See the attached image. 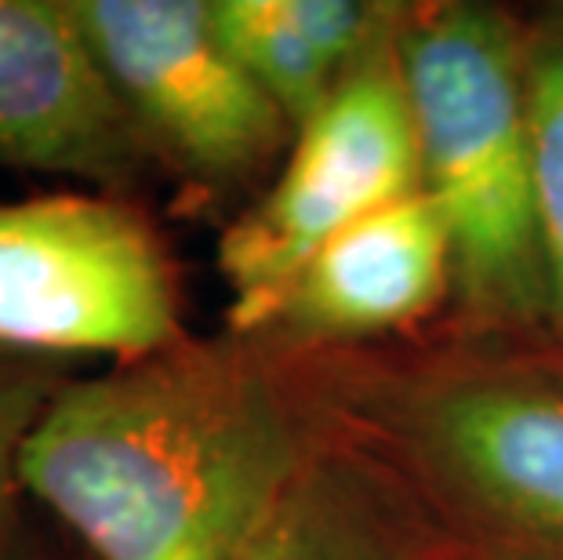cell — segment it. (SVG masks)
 Listing matches in <instances>:
<instances>
[{
    "label": "cell",
    "instance_id": "cell-8",
    "mask_svg": "<svg viewBox=\"0 0 563 560\" xmlns=\"http://www.w3.org/2000/svg\"><path fill=\"white\" fill-rule=\"evenodd\" d=\"M448 288V230L426 189H415L323 244L255 336L273 345L378 336L429 314Z\"/></svg>",
    "mask_w": 563,
    "mask_h": 560
},
{
    "label": "cell",
    "instance_id": "cell-10",
    "mask_svg": "<svg viewBox=\"0 0 563 560\" xmlns=\"http://www.w3.org/2000/svg\"><path fill=\"white\" fill-rule=\"evenodd\" d=\"M236 560H411L389 514L320 451Z\"/></svg>",
    "mask_w": 563,
    "mask_h": 560
},
{
    "label": "cell",
    "instance_id": "cell-6",
    "mask_svg": "<svg viewBox=\"0 0 563 560\" xmlns=\"http://www.w3.org/2000/svg\"><path fill=\"white\" fill-rule=\"evenodd\" d=\"M146 146L189 175L241 183L295 128L214 33L211 0H69Z\"/></svg>",
    "mask_w": 563,
    "mask_h": 560
},
{
    "label": "cell",
    "instance_id": "cell-1",
    "mask_svg": "<svg viewBox=\"0 0 563 560\" xmlns=\"http://www.w3.org/2000/svg\"><path fill=\"white\" fill-rule=\"evenodd\" d=\"M277 345L230 331L69 378L22 451V492L99 560H236L320 455Z\"/></svg>",
    "mask_w": 563,
    "mask_h": 560
},
{
    "label": "cell",
    "instance_id": "cell-11",
    "mask_svg": "<svg viewBox=\"0 0 563 560\" xmlns=\"http://www.w3.org/2000/svg\"><path fill=\"white\" fill-rule=\"evenodd\" d=\"M527 117L549 266V320L563 336V11L527 37Z\"/></svg>",
    "mask_w": 563,
    "mask_h": 560
},
{
    "label": "cell",
    "instance_id": "cell-13",
    "mask_svg": "<svg viewBox=\"0 0 563 560\" xmlns=\"http://www.w3.org/2000/svg\"><path fill=\"white\" fill-rule=\"evenodd\" d=\"M0 560H37L30 546L22 542L19 524H15V528H8V531H0Z\"/></svg>",
    "mask_w": 563,
    "mask_h": 560
},
{
    "label": "cell",
    "instance_id": "cell-7",
    "mask_svg": "<svg viewBox=\"0 0 563 560\" xmlns=\"http://www.w3.org/2000/svg\"><path fill=\"white\" fill-rule=\"evenodd\" d=\"M142 153L69 0H0V164L124 183Z\"/></svg>",
    "mask_w": 563,
    "mask_h": 560
},
{
    "label": "cell",
    "instance_id": "cell-12",
    "mask_svg": "<svg viewBox=\"0 0 563 560\" xmlns=\"http://www.w3.org/2000/svg\"><path fill=\"white\" fill-rule=\"evenodd\" d=\"M66 356L22 353L0 345V531L19 524L22 451L47 404L69 378Z\"/></svg>",
    "mask_w": 563,
    "mask_h": 560
},
{
    "label": "cell",
    "instance_id": "cell-4",
    "mask_svg": "<svg viewBox=\"0 0 563 560\" xmlns=\"http://www.w3.org/2000/svg\"><path fill=\"white\" fill-rule=\"evenodd\" d=\"M178 288L157 230L106 194L0 205V345L117 361L183 342Z\"/></svg>",
    "mask_w": 563,
    "mask_h": 560
},
{
    "label": "cell",
    "instance_id": "cell-9",
    "mask_svg": "<svg viewBox=\"0 0 563 560\" xmlns=\"http://www.w3.org/2000/svg\"><path fill=\"white\" fill-rule=\"evenodd\" d=\"M211 22L244 74L295 131L400 30V8L367 0H211Z\"/></svg>",
    "mask_w": 563,
    "mask_h": 560
},
{
    "label": "cell",
    "instance_id": "cell-2",
    "mask_svg": "<svg viewBox=\"0 0 563 560\" xmlns=\"http://www.w3.org/2000/svg\"><path fill=\"white\" fill-rule=\"evenodd\" d=\"M397 55L422 189L448 230L465 314L484 328L549 320L527 37L495 8L440 4L404 15Z\"/></svg>",
    "mask_w": 563,
    "mask_h": 560
},
{
    "label": "cell",
    "instance_id": "cell-3",
    "mask_svg": "<svg viewBox=\"0 0 563 560\" xmlns=\"http://www.w3.org/2000/svg\"><path fill=\"white\" fill-rule=\"evenodd\" d=\"M356 430L487 560H563V375L426 364L345 378Z\"/></svg>",
    "mask_w": 563,
    "mask_h": 560
},
{
    "label": "cell",
    "instance_id": "cell-5",
    "mask_svg": "<svg viewBox=\"0 0 563 560\" xmlns=\"http://www.w3.org/2000/svg\"><path fill=\"white\" fill-rule=\"evenodd\" d=\"M397 33L295 131L291 157L273 189L222 233L219 270L233 288L230 328L241 336L266 328L284 288L323 244L422 189Z\"/></svg>",
    "mask_w": 563,
    "mask_h": 560
}]
</instances>
